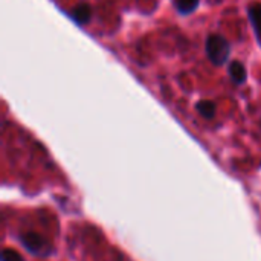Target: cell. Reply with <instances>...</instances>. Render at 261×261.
Here are the masks:
<instances>
[{
    "mask_svg": "<svg viewBox=\"0 0 261 261\" xmlns=\"http://www.w3.org/2000/svg\"><path fill=\"white\" fill-rule=\"evenodd\" d=\"M248 14H249V20L255 32V37L261 44V3H252L248 8Z\"/></svg>",
    "mask_w": 261,
    "mask_h": 261,
    "instance_id": "4",
    "label": "cell"
},
{
    "mask_svg": "<svg viewBox=\"0 0 261 261\" xmlns=\"http://www.w3.org/2000/svg\"><path fill=\"white\" fill-rule=\"evenodd\" d=\"M228 72L236 84H243L246 81V67L240 61H231L228 66Z\"/></svg>",
    "mask_w": 261,
    "mask_h": 261,
    "instance_id": "5",
    "label": "cell"
},
{
    "mask_svg": "<svg viewBox=\"0 0 261 261\" xmlns=\"http://www.w3.org/2000/svg\"><path fill=\"white\" fill-rule=\"evenodd\" d=\"M200 0H176L174 5H176V9L180 12V14H191L193 11L197 9Z\"/></svg>",
    "mask_w": 261,
    "mask_h": 261,
    "instance_id": "7",
    "label": "cell"
},
{
    "mask_svg": "<svg viewBox=\"0 0 261 261\" xmlns=\"http://www.w3.org/2000/svg\"><path fill=\"white\" fill-rule=\"evenodd\" d=\"M205 50H206L210 61L214 66H222L229 60L231 44L225 37L219 34H211L205 41Z\"/></svg>",
    "mask_w": 261,
    "mask_h": 261,
    "instance_id": "1",
    "label": "cell"
},
{
    "mask_svg": "<svg viewBox=\"0 0 261 261\" xmlns=\"http://www.w3.org/2000/svg\"><path fill=\"white\" fill-rule=\"evenodd\" d=\"M196 109H197V112H199L203 118H206V119H211V118L216 116V104H214L213 101H208V99L199 101V102L196 104Z\"/></svg>",
    "mask_w": 261,
    "mask_h": 261,
    "instance_id": "6",
    "label": "cell"
},
{
    "mask_svg": "<svg viewBox=\"0 0 261 261\" xmlns=\"http://www.w3.org/2000/svg\"><path fill=\"white\" fill-rule=\"evenodd\" d=\"M92 8L87 3H80L70 11V17L78 23V24H87L92 20Z\"/></svg>",
    "mask_w": 261,
    "mask_h": 261,
    "instance_id": "3",
    "label": "cell"
},
{
    "mask_svg": "<svg viewBox=\"0 0 261 261\" xmlns=\"http://www.w3.org/2000/svg\"><path fill=\"white\" fill-rule=\"evenodd\" d=\"M21 245L31 254H40L46 248V240L37 232H26L21 236Z\"/></svg>",
    "mask_w": 261,
    "mask_h": 261,
    "instance_id": "2",
    "label": "cell"
},
{
    "mask_svg": "<svg viewBox=\"0 0 261 261\" xmlns=\"http://www.w3.org/2000/svg\"><path fill=\"white\" fill-rule=\"evenodd\" d=\"M2 261H24V260H23V257H21L15 249L6 248V249H3V252H2Z\"/></svg>",
    "mask_w": 261,
    "mask_h": 261,
    "instance_id": "8",
    "label": "cell"
}]
</instances>
